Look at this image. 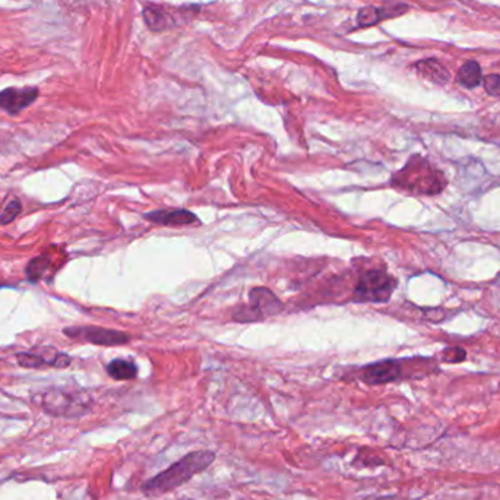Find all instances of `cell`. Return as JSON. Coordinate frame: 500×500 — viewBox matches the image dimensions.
I'll return each mask as SVG.
<instances>
[{
    "label": "cell",
    "instance_id": "1",
    "mask_svg": "<svg viewBox=\"0 0 500 500\" xmlns=\"http://www.w3.org/2000/svg\"><path fill=\"white\" fill-rule=\"evenodd\" d=\"M217 455L212 450H193L189 452L167 470L154 475L144 486L142 490L148 494H163L176 490L177 487L191 482L195 475L205 471Z\"/></svg>",
    "mask_w": 500,
    "mask_h": 500
},
{
    "label": "cell",
    "instance_id": "2",
    "mask_svg": "<svg viewBox=\"0 0 500 500\" xmlns=\"http://www.w3.org/2000/svg\"><path fill=\"white\" fill-rule=\"evenodd\" d=\"M392 185L416 193H439L445 186V176L431 167L424 158L414 155L405 167L392 177Z\"/></svg>",
    "mask_w": 500,
    "mask_h": 500
},
{
    "label": "cell",
    "instance_id": "3",
    "mask_svg": "<svg viewBox=\"0 0 500 500\" xmlns=\"http://www.w3.org/2000/svg\"><path fill=\"white\" fill-rule=\"evenodd\" d=\"M397 288V280L382 269L365 272L356 285L354 300L358 303H383L391 299Z\"/></svg>",
    "mask_w": 500,
    "mask_h": 500
},
{
    "label": "cell",
    "instance_id": "4",
    "mask_svg": "<svg viewBox=\"0 0 500 500\" xmlns=\"http://www.w3.org/2000/svg\"><path fill=\"white\" fill-rule=\"evenodd\" d=\"M249 306H242L233 313L237 322H256L265 317L278 314L283 310V303L277 295L265 287L250 290Z\"/></svg>",
    "mask_w": 500,
    "mask_h": 500
},
{
    "label": "cell",
    "instance_id": "5",
    "mask_svg": "<svg viewBox=\"0 0 500 500\" xmlns=\"http://www.w3.org/2000/svg\"><path fill=\"white\" fill-rule=\"evenodd\" d=\"M64 335L75 338V339L86 341V343H91V344L106 346V347L123 346L130 341V336L125 332L115 331V329H106V328H100V326L64 328Z\"/></svg>",
    "mask_w": 500,
    "mask_h": 500
},
{
    "label": "cell",
    "instance_id": "6",
    "mask_svg": "<svg viewBox=\"0 0 500 500\" xmlns=\"http://www.w3.org/2000/svg\"><path fill=\"white\" fill-rule=\"evenodd\" d=\"M84 407L81 394L64 392L62 390L49 391L44 397V408L53 416H79Z\"/></svg>",
    "mask_w": 500,
    "mask_h": 500
},
{
    "label": "cell",
    "instance_id": "7",
    "mask_svg": "<svg viewBox=\"0 0 500 500\" xmlns=\"http://www.w3.org/2000/svg\"><path fill=\"white\" fill-rule=\"evenodd\" d=\"M38 97L35 86L27 88H6L0 93V108L15 116L22 110L30 107Z\"/></svg>",
    "mask_w": 500,
    "mask_h": 500
},
{
    "label": "cell",
    "instance_id": "8",
    "mask_svg": "<svg viewBox=\"0 0 500 500\" xmlns=\"http://www.w3.org/2000/svg\"><path fill=\"white\" fill-rule=\"evenodd\" d=\"M401 376L399 363L395 360H382L366 366L361 372V380L368 385H383L397 380Z\"/></svg>",
    "mask_w": 500,
    "mask_h": 500
},
{
    "label": "cell",
    "instance_id": "9",
    "mask_svg": "<svg viewBox=\"0 0 500 500\" xmlns=\"http://www.w3.org/2000/svg\"><path fill=\"white\" fill-rule=\"evenodd\" d=\"M144 218L157 225H167V227H183V225L200 224L199 218L188 210H158V211L147 212Z\"/></svg>",
    "mask_w": 500,
    "mask_h": 500
},
{
    "label": "cell",
    "instance_id": "10",
    "mask_svg": "<svg viewBox=\"0 0 500 500\" xmlns=\"http://www.w3.org/2000/svg\"><path fill=\"white\" fill-rule=\"evenodd\" d=\"M407 9H408V6H405V5H388V6H383V8H375V6L363 8L357 15L358 27L376 25L377 22H380L383 19L394 18V16L405 13Z\"/></svg>",
    "mask_w": 500,
    "mask_h": 500
},
{
    "label": "cell",
    "instance_id": "11",
    "mask_svg": "<svg viewBox=\"0 0 500 500\" xmlns=\"http://www.w3.org/2000/svg\"><path fill=\"white\" fill-rule=\"evenodd\" d=\"M417 67V72L430 79L431 82H436V84H446L449 81V72L446 67L435 60V59H426V60H421L416 64Z\"/></svg>",
    "mask_w": 500,
    "mask_h": 500
},
{
    "label": "cell",
    "instance_id": "12",
    "mask_svg": "<svg viewBox=\"0 0 500 500\" xmlns=\"http://www.w3.org/2000/svg\"><path fill=\"white\" fill-rule=\"evenodd\" d=\"M144 19L147 25L152 31H163L171 27V16L163 8L158 6H148L144 9Z\"/></svg>",
    "mask_w": 500,
    "mask_h": 500
},
{
    "label": "cell",
    "instance_id": "13",
    "mask_svg": "<svg viewBox=\"0 0 500 500\" xmlns=\"http://www.w3.org/2000/svg\"><path fill=\"white\" fill-rule=\"evenodd\" d=\"M107 373L115 380H130L138 375V368L129 360L116 358L108 363Z\"/></svg>",
    "mask_w": 500,
    "mask_h": 500
},
{
    "label": "cell",
    "instance_id": "14",
    "mask_svg": "<svg viewBox=\"0 0 500 500\" xmlns=\"http://www.w3.org/2000/svg\"><path fill=\"white\" fill-rule=\"evenodd\" d=\"M482 81H483V76H482V69L479 63L470 60L461 66V69L458 72V82L461 85L467 88H475L480 85Z\"/></svg>",
    "mask_w": 500,
    "mask_h": 500
},
{
    "label": "cell",
    "instance_id": "15",
    "mask_svg": "<svg viewBox=\"0 0 500 500\" xmlns=\"http://www.w3.org/2000/svg\"><path fill=\"white\" fill-rule=\"evenodd\" d=\"M50 266V261L49 258H45V256H38L35 259H33L28 266H27V275L31 281H38L42 275H44V272L47 271V268Z\"/></svg>",
    "mask_w": 500,
    "mask_h": 500
},
{
    "label": "cell",
    "instance_id": "16",
    "mask_svg": "<svg viewBox=\"0 0 500 500\" xmlns=\"http://www.w3.org/2000/svg\"><path fill=\"white\" fill-rule=\"evenodd\" d=\"M21 212V202L18 199H12L6 203V207L4 208V211L0 212V224H9L12 222L16 215Z\"/></svg>",
    "mask_w": 500,
    "mask_h": 500
},
{
    "label": "cell",
    "instance_id": "17",
    "mask_svg": "<svg viewBox=\"0 0 500 500\" xmlns=\"http://www.w3.org/2000/svg\"><path fill=\"white\" fill-rule=\"evenodd\" d=\"M483 84H484V88L487 93L493 97H500V75H487L484 79H483Z\"/></svg>",
    "mask_w": 500,
    "mask_h": 500
},
{
    "label": "cell",
    "instance_id": "18",
    "mask_svg": "<svg viewBox=\"0 0 500 500\" xmlns=\"http://www.w3.org/2000/svg\"><path fill=\"white\" fill-rule=\"evenodd\" d=\"M465 357H467V353L460 347L446 348L443 351V360L446 363H461L465 360Z\"/></svg>",
    "mask_w": 500,
    "mask_h": 500
}]
</instances>
